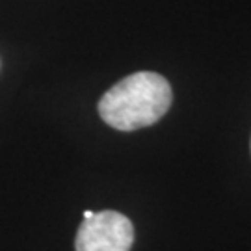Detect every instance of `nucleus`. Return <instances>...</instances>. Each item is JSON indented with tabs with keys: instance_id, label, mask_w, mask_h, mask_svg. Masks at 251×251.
<instances>
[{
	"instance_id": "nucleus-1",
	"label": "nucleus",
	"mask_w": 251,
	"mask_h": 251,
	"mask_svg": "<svg viewBox=\"0 0 251 251\" xmlns=\"http://www.w3.org/2000/svg\"><path fill=\"white\" fill-rule=\"evenodd\" d=\"M171 86L162 75L140 71L128 75L102 95L99 116L117 130L154 125L171 106Z\"/></svg>"
},
{
	"instance_id": "nucleus-2",
	"label": "nucleus",
	"mask_w": 251,
	"mask_h": 251,
	"mask_svg": "<svg viewBox=\"0 0 251 251\" xmlns=\"http://www.w3.org/2000/svg\"><path fill=\"white\" fill-rule=\"evenodd\" d=\"M134 244L132 222L116 210L95 212L76 233V251H130Z\"/></svg>"
},
{
	"instance_id": "nucleus-3",
	"label": "nucleus",
	"mask_w": 251,
	"mask_h": 251,
	"mask_svg": "<svg viewBox=\"0 0 251 251\" xmlns=\"http://www.w3.org/2000/svg\"><path fill=\"white\" fill-rule=\"evenodd\" d=\"M93 214H95L93 210H86V212H84V220H90V218H91Z\"/></svg>"
}]
</instances>
